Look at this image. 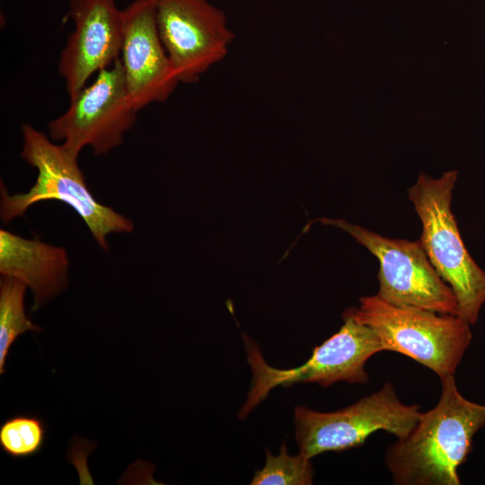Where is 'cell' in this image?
I'll return each instance as SVG.
<instances>
[{
	"instance_id": "cell-2",
	"label": "cell",
	"mask_w": 485,
	"mask_h": 485,
	"mask_svg": "<svg viewBox=\"0 0 485 485\" xmlns=\"http://www.w3.org/2000/svg\"><path fill=\"white\" fill-rule=\"evenodd\" d=\"M22 135L21 156L37 170L38 175L32 187L23 193L10 194L1 181L0 217L4 225L23 216L36 203L57 200L80 216L104 251H109V234L133 232L135 225L131 219L93 196L78 165V157L29 124L22 126Z\"/></svg>"
},
{
	"instance_id": "cell-9",
	"label": "cell",
	"mask_w": 485,
	"mask_h": 485,
	"mask_svg": "<svg viewBox=\"0 0 485 485\" xmlns=\"http://www.w3.org/2000/svg\"><path fill=\"white\" fill-rule=\"evenodd\" d=\"M157 27L180 83L194 84L228 53L234 34L208 0H154Z\"/></svg>"
},
{
	"instance_id": "cell-4",
	"label": "cell",
	"mask_w": 485,
	"mask_h": 485,
	"mask_svg": "<svg viewBox=\"0 0 485 485\" xmlns=\"http://www.w3.org/2000/svg\"><path fill=\"white\" fill-rule=\"evenodd\" d=\"M346 311L377 333L385 351L412 358L440 379L455 373L472 340L471 324L459 315L394 306L376 295Z\"/></svg>"
},
{
	"instance_id": "cell-1",
	"label": "cell",
	"mask_w": 485,
	"mask_h": 485,
	"mask_svg": "<svg viewBox=\"0 0 485 485\" xmlns=\"http://www.w3.org/2000/svg\"><path fill=\"white\" fill-rule=\"evenodd\" d=\"M440 380L437 404L387 448L384 460L394 484H461L458 468L472 449L474 435L485 427V405L464 398L454 375Z\"/></svg>"
},
{
	"instance_id": "cell-5",
	"label": "cell",
	"mask_w": 485,
	"mask_h": 485,
	"mask_svg": "<svg viewBox=\"0 0 485 485\" xmlns=\"http://www.w3.org/2000/svg\"><path fill=\"white\" fill-rule=\"evenodd\" d=\"M340 331L314 348L304 364L292 369L269 366L256 346L246 343L248 362L253 374L251 389L239 417L243 419L278 385L289 387L295 383H317L327 387L337 382L365 384L369 376L366 363L375 354L385 351L377 333L343 313Z\"/></svg>"
},
{
	"instance_id": "cell-14",
	"label": "cell",
	"mask_w": 485,
	"mask_h": 485,
	"mask_svg": "<svg viewBox=\"0 0 485 485\" xmlns=\"http://www.w3.org/2000/svg\"><path fill=\"white\" fill-rule=\"evenodd\" d=\"M46 439V426L38 417L15 415L0 426V447L13 459L40 453Z\"/></svg>"
},
{
	"instance_id": "cell-10",
	"label": "cell",
	"mask_w": 485,
	"mask_h": 485,
	"mask_svg": "<svg viewBox=\"0 0 485 485\" xmlns=\"http://www.w3.org/2000/svg\"><path fill=\"white\" fill-rule=\"evenodd\" d=\"M67 15L75 29L60 53L58 72L71 99L120 57L124 23L115 0H70Z\"/></svg>"
},
{
	"instance_id": "cell-11",
	"label": "cell",
	"mask_w": 485,
	"mask_h": 485,
	"mask_svg": "<svg viewBox=\"0 0 485 485\" xmlns=\"http://www.w3.org/2000/svg\"><path fill=\"white\" fill-rule=\"evenodd\" d=\"M122 12L119 58L128 93L139 110L166 101L180 82L159 35L154 0H133Z\"/></svg>"
},
{
	"instance_id": "cell-12",
	"label": "cell",
	"mask_w": 485,
	"mask_h": 485,
	"mask_svg": "<svg viewBox=\"0 0 485 485\" xmlns=\"http://www.w3.org/2000/svg\"><path fill=\"white\" fill-rule=\"evenodd\" d=\"M69 258L61 246L26 239L0 230V274L22 281L33 295L31 311L40 309L68 285Z\"/></svg>"
},
{
	"instance_id": "cell-8",
	"label": "cell",
	"mask_w": 485,
	"mask_h": 485,
	"mask_svg": "<svg viewBox=\"0 0 485 485\" xmlns=\"http://www.w3.org/2000/svg\"><path fill=\"white\" fill-rule=\"evenodd\" d=\"M69 100L66 111L49 122L48 137L62 141L75 157L86 146L96 155L108 154L122 144L137 119L120 58Z\"/></svg>"
},
{
	"instance_id": "cell-15",
	"label": "cell",
	"mask_w": 485,
	"mask_h": 485,
	"mask_svg": "<svg viewBox=\"0 0 485 485\" xmlns=\"http://www.w3.org/2000/svg\"><path fill=\"white\" fill-rule=\"evenodd\" d=\"M302 454L292 456L286 444L278 456L267 452L266 463L255 472L251 485H309L313 483V470L310 461Z\"/></svg>"
},
{
	"instance_id": "cell-6",
	"label": "cell",
	"mask_w": 485,
	"mask_h": 485,
	"mask_svg": "<svg viewBox=\"0 0 485 485\" xmlns=\"http://www.w3.org/2000/svg\"><path fill=\"white\" fill-rule=\"evenodd\" d=\"M421 412L417 404L402 403L391 383L354 404L332 412L295 409V439L308 459L329 452L359 446L376 431L401 439L415 428Z\"/></svg>"
},
{
	"instance_id": "cell-3",
	"label": "cell",
	"mask_w": 485,
	"mask_h": 485,
	"mask_svg": "<svg viewBox=\"0 0 485 485\" xmlns=\"http://www.w3.org/2000/svg\"><path fill=\"white\" fill-rule=\"evenodd\" d=\"M458 172L439 178L421 172L408 196L420 219L419 239L431 264L452 288L458 315L473 325L485 304V271L470 255L451 209Z\"/></svg>"
},
{
	"instance_id": "cell-13",
	"label": "cell",
	"mask_w": 485,
	"mask_h": 485,
	"mask_svg": "<svg viewBox=\"0 0 485 485\" xmlns=\"http://www.w3.org/2000/svg\"><path fill=\"white\" fill-rule=\"evenodd\" d=\"M27 286L11 277L0 279V375L5 372L9 350L17 338L27 331H41L26 315L24 296Z\"/></svg>"
},
{
	"instance_id": "cell-7",
	"label": "cell",
	"mask_w": 485,
	"mask_h": 485,
	"mask_svg": "<svg viewBox=\"0 0 485 485\" xmlns=\"http://www.w3.org/2000/svg\"><path fill=\"white\" fill-rule=\"evenodd\" d=\"M318 221L346 231L377 258L380 299L394 306L458 315L454 291L436 272L419 241L387 238L343 219Z\"/></svg>"
}]
</instances>
